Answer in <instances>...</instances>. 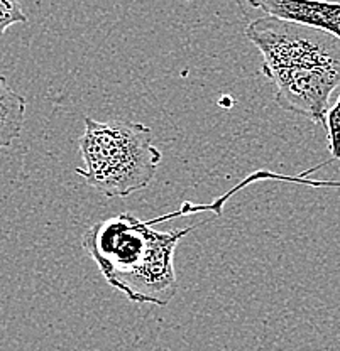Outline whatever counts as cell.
I'll use <instances>...</instances> for the list:
<instances>
[{
  "label": "cell",
  "mask_w": 340,
  "mask_h": 351,
  "mask_svg": "<svg viewBox=\"0 0 340 351\" xmlns=\"http://www.w3.org/2000/svg\"><path fill=\"white\" fill-rule=\"evenodd\" d=\"M246 38L261 53V73L276 88L274 101L325 127L330 97L340 86L339 39L269 16L252 21Z\"/></svg>",
  "instance_id": "obj_1"
},
{
  "label": "cell",
  "mask_w": 340,
  "mask_h": 351,
  "mask_svg": "<svg viewBox=\"0 0 340 351\" xmlns=\"http://www.w3.org/2000/svg\"><path fill=\"white\" fill-rule=\"evenodd\" d=\"M200 225L159 232L152 219L144 221L127 211L90 226L82 247L107 284L129 301L164 307L180 287L174 270L178 243Z\"/></svg>",
  "instance_id": "obj_2"
},
{
  "label": "cell",
  "mask_w": 340,
  "mask_h": 351,
  "mask_svg": "<svg viewBox=\"0 0 340 351\" xmlns=\"http://www.w3.org/2000/svg\"><path fill=\"white\" fill-rule=\"evenodd\" d=\"M85 132L78 147L83 167L75 173L105 197H127L148 188L155 179L163 154L144 123L98 122L85 117Z\"/></svg>",
  "instance_id": "obj_3"
},
{
  "label": "cell",
  "mask_w": 340,
  "mask_h": 351,
  "mask_svg": "<svg viewBox=\"0 0 340 351\" xmlns=\"http://www.w3.org/2000/svg\"><path fill=\"white\" fill-rule=\"evenodd\" d=\"M252 9L328 32L340 41V2L330 0H247Z\"/></svg>",
  "instance_id": "obj_4"
},
{
  "label": "cell",
  "mask_w": 340,
  "mask_h": 351,
  "mask_svg": "<svg viewBox=\"0 0 340 351\" xmlns=\"http://www.w3.org/2000/svg\"><path fill=\"white\" fill-rule=\"evenodd\" d=\"M27 101L0 76V149H7L21 137Z\"/></svg>",
  "instance_id": "obj_5"
},
{
  "label": "cell",
  "mask_w": 340,
  "mask_h": 351,
  "mask_svg": "<svg viewBox=\"0 0 340 351\" xmlns=\"http://www.w3.org/2000/svg\"><path fill=\"white\" fill-rule=\"evenodd\" d=\"M325 129H327V145L332 160H340V95L337 101L328 108Z\"/></svg>",
  "instance_id": "obj_6"
},
{
  "label": "cell",
  "mask_w": 340,
  "mask_h": 351,
  "mask_svg": "<svg viewBox=\"0 0 340 351\" xmlns=\"http://www.w3.org/2000/svg\"><path fill=\"white\" fill-rule=\"evenodd\" d=\"M27 16L24 14L19 0H0V38L14 24H25Z\"/></svg>",
  "instance_id": "obj_7"
}]
</instances>
